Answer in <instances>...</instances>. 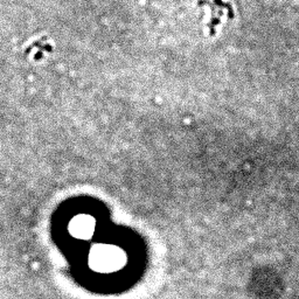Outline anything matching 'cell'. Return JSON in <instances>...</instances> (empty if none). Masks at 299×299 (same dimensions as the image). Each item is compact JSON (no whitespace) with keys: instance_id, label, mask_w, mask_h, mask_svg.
<instances>
[{"instance_id":"cell-2","label":"cell","mask_w":299,"mask_h":299,"mask_svg":"<svg viewBox=\"0 0 299 299\" xmlns=\"http://www.w3.org/2000/svg\"><path fill=\"white\" fill-rule=\"evenodd\" d=\"M36 49L37 53L34 55L35 56V59H42V56H43V53H49L52 52V47L47 42V40L46 39H40L39 41L36 42H34L32 46H29V52H33V50H35Z\"/></svg>"},{"instance_id":"cell-1","label":"cell","mask_w":299,"mask_h":299,"mask_svg":"<svg viewBox=\"0 0 299 299\" xmlns=\"http://www.w3.org/2000/svg\"><path fill=\"white\" fill-rule=\"evenodd\" d=\"M198 6L208 7L210 9L209 22H208L210 35L215 34L216 27L221 23V18L223 15H227V16L229 15L230 18L234 16L232 5L229 2H224L222 0H199Z\"/></svg>"}]
</instances>
